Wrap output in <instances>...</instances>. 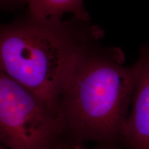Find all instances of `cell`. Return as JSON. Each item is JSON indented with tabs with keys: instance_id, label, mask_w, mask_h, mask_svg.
<instances>
[{
	"instance_id": "5b68a950",
	"label": "cell",
	"mask_w": 149,
	"mask_h": 149,
	"mask_svg": "<svg viewBox=\"0 0 149 149\" xmlns=\"http://www.w3.org/2000/svg\"><path fill=\"white\" fill-rule=\"evenodd\" d=\"M28 10L42 18L63 17L71 13L72 17L84 22H91L90 15L85 8L84 0H26Z\"/></svg>"
},
{
	"instance_id": "7a4b0ae2",
	"label": "cell",
	"mask_w": 149,
	"mask_h": 149,
	"mask_svg": "<svg viewBox=\"0 0 149 149\" xmlns=\"http://www.w3.org/2000/svg\"><path fill=\"white\" fill-rule=\"evenodd\" d=\"M104 31L72 17H39L29 10L0 22V70L38 97L57 117L65 77L78 52Z\"/></svg>"
},
{
	"instance_id": "6da1fadb",
	"label": "cell",
	"mask_w": 149,
	"mask_h": 149,
	"mask_svg": "<svg viewBox=\"0 0 149 149\" xmlns=\"http://www.w3.org/2000/svg\"><path fill=\"white\" fill-rule=\"evenodd\" d=\"M103 35L78 52L65 77L57 117L67 143L120 142L135 82L133 65L121 48L104 46Z\"/></svg>"
},
{
	"instance_id": "277c9868",
	"label": "cell",
	"mask_w": 149,
	"mask_h": 149,
	"mask_svg": "<svg viewBox=\"0 0 149 149\" xmlns=\"http://www.w3.org/2000/svg\"><path fill=\"white\" fill-rule=\"evenodd\" d=\"M135 82L129 111L120 131L127 149H149V45L139 49L133 64Z\"/></svg>"
},
{
	"instance_id": "3957f363",
	"label": "cell",
	"mask_w": 149,
	"mask_h": 149,
	"mask_svg": "<svg viewBox=\"0 0 149 149\" xmlns=\"http://www.w3.org/2000/svg\"><path fill=\"white\" fill-rule=\"evenodd\" d=\"M65 142L59 119L0 70V143L9 149H60Z\"/></svg>"
},
{
	"instance_id": "8992f818",
	"label": "cell",
	"mask_w": 149,
	"mask_h": 149,
	"mask_svg": "<svg viewBox=\"0 0 149 149\" xmlns=\"http://www.w3.org/2000/svg\"><path fill=\"white\" fill-rule=\"evenodd\" d=\"M119 142L100 143L94 148H88L83 144H75V143H67L64 144V149H124L118 145ZM125 147V146H124ZM125 149H127L125 147Z\"/></svg>"
},
{
	"instance_id": "ba28073f",
	"label": "cell",
	"mask_w": 149,
	"mask_h": 149,
	"mask_svg": "<svg viewBox=\"0 0 149 149\" xmlns=\"http://www.w3.org/2000/svg\"><path fill=\"white\" fill-rule=\"evenodd\" d=\"M0 149H9V148H7V147H6L5 146H3L2 144L0 143Z\"/></svg>"
},
{
	"instance_id": "9c48e42d",
	"label": "cell",
	"mask_w": 149,
	"mask_h": 149,
	"mask_svg": "<svg viewBox=\"0 0 149 149\" xmlns=\"http://www.w3.org/2000/svg\"><path fill=\"white\" fill-rule=\"evenodd\" d=\"M64 145H63V146H61V148H60V149H64Z\"/></svg>"
},
{
	"instance_id": "52a82bcc",
	"label": "cell",
	"mask_w": 149,
	"mask_h": 149,
	"mask_svg": "<svg viewBox=\"0 0 149 149\" xmlns=\"http://www.w3.org/2000/svg\"><path fill=\"white\" fill-rule=\"evenodd\" d=\"M26 5V0H0V10L15 11Z\"/></svg>"
}]
</instances>
